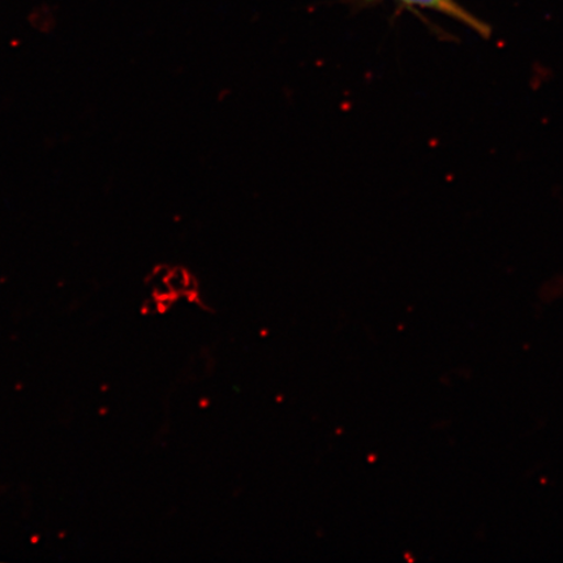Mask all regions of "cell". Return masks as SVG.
I'll return each mask as SVG.
<instances>
[{"mask_svg": "<svg viewBox=\"0 0 563 563\" xmlns=\"http://www.w3.org/2000/svg\"><path fill=\"white\" fill-rule=\"evenodd\" d=\"M382 2L383 0H350V3L356 7L357 10L367 9V7H373ZM393 2L410 11L420 9L439 12L441 15H445L470 27V30H473L481 35V37L485 40L490 38L492 27L482 19L476 18L473 12L464 9L456 0H393Z\"/></svg>", "mask_w": 563, "mask_h": 563, "instance_id": "cell-1", "label": "cell"}]
</instances>
